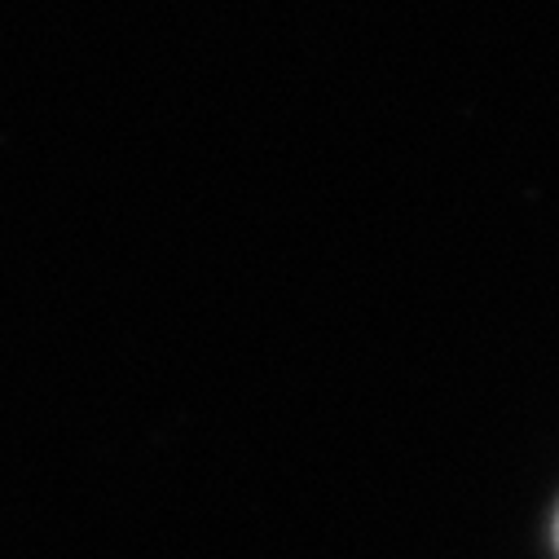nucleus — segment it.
Here are the masks:
<instances>
[{
    "label": "nucleus",
    "mask_w": 559,
    "mask_h": 559,
    "mask_svg": "<svg viewBox=\"0 0 559 559\" xmlns=\"http://www.w3.org/2000/svg\"><path fill=\"white\" fill-rule=\"evenodd\" d=\"M555 546H559V520H555Z\"/></svg>",
    "instance_id": "nucleus-1"
}]
</instances>
